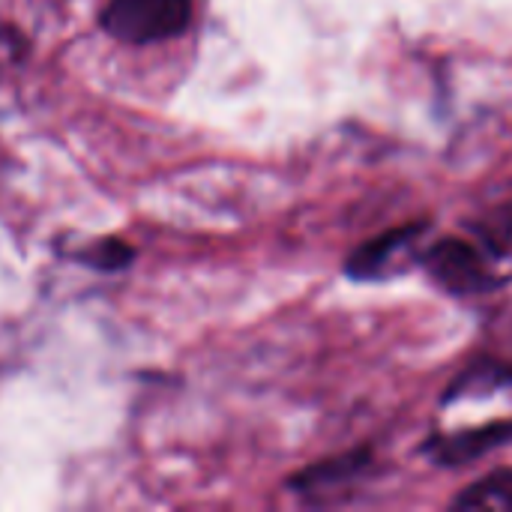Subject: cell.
Here are the masks:
<instances>
[{
  "label": "cell",
  "instance_id": "3957f363",
  "mask_svg": "<svg viewBox=\"0 0 512 512\" xmlns=\"http://www.w3.org/2000/svg\"><path fill=\"white\" fill-rule=\"evenodd\" d=\"M429 231V219L420 222H405L399 228H390L366 243H360L348 261H345V276L354 282H375L387 276H399L420 258V240Z\"/></svg>",
  "mask_w": 512,
  "mask_h": 512
},
{
  "label": "cell",
  "instance_id": "6da1fadb",
  "mask_svg": "<svg viewBox=\"0 0 512 512\" xmlns=\"http://www.w3.org/2000/svg\"><path fill=\"white\" fill-rule=\"evenodd\" d=\"M489 249L474 246L462 237H441L432 246L420 249L417 264L426 276L450 297H486L510 285V273L498 267Z\"/></svg>",
  "mask_w": 512,
  "mask_h": 512
},
{
  "label": "cell",
  "instance_id": "8992f818",
  "mask_svg": "<svg viewBox=\"0 0 512 512\" xmlns=\"http://www.w3.org/2000/svg\"><path fill=\"white\" fill-rule=\"evenodd\" d=\"M453 510L512 512V471H492L453 498Z\"/></svg>",
  "mask_w": 512,
  "mask_h": 512
},
{
  "label": "cell",
  "instance_id": "5b68a950",
  "mask_svg": "<svg viewBox=\"0 0 512 512\" xmlns=\"http://www.w3.org/2000/svg\"><path fill=\"white\" fill-rule=\"evenodd\" d=\"M375 465V456L369 447H357L339 456H330L324 462L309 465L306 471L294 474L288 480V489L297 495H321V492H336L339 486H348L360 477H366Z\"/></svg>",
  "mask_w": 512,
  "mask_h": 512
},
{
  "label": "cell",
  "instance_id": "52a82bcc",
  "mask_svg": "<svg viewBox=\"0 0 512 512\" xmlns=\"http://www.w3.org/2000/svg\"><path fill=\"white\" fill-rule=\"evenodd\" d=\"M468 228L480 237L483 249H489L495 258H507L512 252V195L486 207L468 222Z\"/></svg>",
  "mask_w": 512,
  "mask_h": 512
},
{
  "label": "cell",
  "instance_id": "ba28073f",
  "mask_svg": "<svg viewBox=\"0 0 512 512\" xmlns=\"http://www.w3.org/2000/svg\"><path fill=\"white\" fill-rule=\"evenodd\" d=\"M132 258H135L132 246H126V243H120V240H102V243L90 246V252H81V255H78L81 264H90V267L108 270V273L129 267Z\"/></svg>",
  "mask_w": 512,
  "mask_h": 512
},
{
  "label": "cell",
  "instance_id": "7a4b0ae2",
  "mask_svg": "<svg viewBox=\"0 0 512 512\" xmlns=\"http://www.w3.org/2000/svg\"><path fill=\"white\" fill-rule=\"evenodd\" d=\"M192 0H108L102 27L123 42L147 45L186 30Z\"/></svg>",
  "mask_w": 512,
  "mask_h": 512
},
{
  "label": "cell",
  "instance_id": "277c9868",
  "mask_svg": "<svg viewBox=\"0 0 512 512\" xmlns=\"http://www.w3.org/2000/svg\"><path fill=\"white\" fill-rule=\"evenodd\" d=\"M512 444V417L483 423L474 429H459V432H438L429 435L420 453L432 459L438 468H465L501 447Z\"/></svg>",
  "mask_w": 512,
  "mask_h": 512
}]
</instances>
